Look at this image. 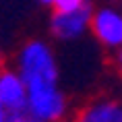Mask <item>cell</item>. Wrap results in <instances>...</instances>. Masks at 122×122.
I'll list each match as a JSON object with an SVG mask.
<instances>
[{
	"label": "cell",
	"instance_id": "cell-3",
	"mask_svg": "<svg viewBox=\"0 0 122 122\" xmlns=\"http://www.w3.org/2000/svg\"><path fill=\"white\" fill-rule=\"evenodd\" d=\"M93 2H87L75 10H54L50 17V33L58 41H75L83 37L91 27Z\"/></svg>",
	"mask_w": 122,
	"mask_h": 122
},
{
	"label": "cell",
	"instance_id": "cell-8",
	"mask_svg": "<svg viewBox=\"0 0 122 122\" xmlns=\"http://www.w3.org/2000/svg\"><path fill=\"white\" fill-rule=\"evenodd\" d=\"M114 66L118 68V72L122 75V48H118V50L114 52Z\"/></svg>",
	"mask_w": 122,
	"mask_h": 122
},
{
	"label": "cell",
	"instance_id": "cell-4",
	"mask_svg": "<svg viewBox=\"0 0 122 122\" xmlns=\"http://www.w3.org/2000/svg\"><path fill=\"white\" fill-rule=\"evenodd\" d=\"M71 122H122V102L116 97H95L72 114Z\"/></svg>",
	"mask_w": 122,
	"mask_h": 122
},
{
	"label": "cell",
	"instance_id": "cell-11",
	"mask_svg": "<svg viewBox=\"0 0 122 122\" xmlns=\"http://www.w3.org/2000/svg\"><path fill=\"white\" fill-rule=\"evenodd\" d=\"M66 122H68V120H66Z\"/></svg>",
	"mask_w": 122,
	"mask_h": 122
},
{
	"label": "cell",
	"instance_id": "cell-2",
	"mask_svg": "<svg viewBox=\"0 0 122 122\" xmlns=\"http://www.w3.org/2000/svg\"><path fill=\"white\" fill-rule=\"evenodd\" d=\"M89 31L108 52L122 48V6L118 4H102L93 8Z\"/></svg>",
	"mask_w": 122,
	"mask_h": 122
},
{
	"label": "cell",
	"instance_id": "cell-5",
	"mask_svg": "<svg viewBox=\"0 0 122 122\" xmlns=\"http://www.w3.org/2000/svg\"><path fill=\"white\" fill-rule=\"evenodd\" d=\"M0 103L4 106H27V87L17 68L0 71Z\"/></svg>",
	"mask_w": 122,
	"mask_h": 122
},
{
	"label": "cell",
	"instance_id": "cell-7",
	"mask_svg": "<svg viewBox=\"0 0 122 122\" xmlns=\"http://www.w3.org/2000/svg\"><path fill=\"white\" fill-rule=\"evenodd\" d=\"M89 0H54L52 2V8L54 10H75V8H81Z\"/></svg>",
	"mask_w": 122,
	"mask_h": 122
},
{
	"label": "cell",
	"instance_id": "cell-1",
	"mask_svg": "<svg viewBox=\"0 0 122 122\" xmlns=\"http://www.w3.org/2000/svg\"><path fill=\"white\" fill-rule=\"evenodd\" d=\"M17 72L27 87V108L44 122H66L71 103L60 89L56 54L44 39H29L17 54Z\"/></svg>",
	"mask_w": 122,
	"mask_h": 122
},
{
	"label": "cell",
	"instance_id": "cell-6",
	"mask_svg": "<svg viewBox=\"0 0 122 122\" xmlns=\"http://www.w3.org/2000/svg\"><path fill=\"white\" fill-rule=\"evenodd\" d=\"M0 122H44L35 118L27 106H4L0 103Z\"/></svg>",
	"mask_w": 122,
	"mask_h": 122
},
{
	"label": "cell",
	"instance_id": "cell-10",
	"mask_svg": "<svg viewBox=\"0 0 122 122\" xmlns=\"http://www.w3.org/2000/svg\"><path fill=\"white\" fill-rule=\"evenodd\" d=\"M4 68V56H2V52H0V71Z\"/></svg>",
	"mask_w": 122,
	"mask_h": 122
},
{
	"label": "cell",
	"instance_id": "cell-9",
	"mask_svg": "<svg viewBox=\"0 0 122 122\" xmlns=\"http://www.w3.org/2000/svg\"><path fill=\"white\" fill-rule=\"evenodd\" d=\"M39 4H44V6H52V2H54V0H37Z\"/></svg>",
	"mask_w": 122,
	"mask_h": 122
}]
</instances>
